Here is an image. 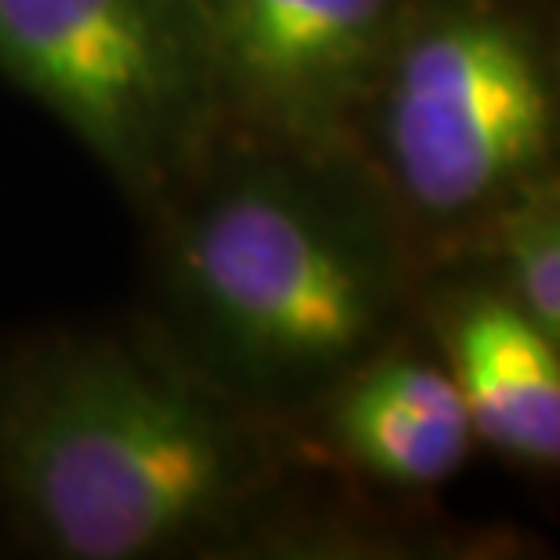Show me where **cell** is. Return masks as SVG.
Here are the masks:
<instances>
[{"label":"cell","instance_id":"1","mask_svg":"<svg viewBox=\"0 0 560 560\" xmlns=\"http://www.w3.org/2000/svg\"><path fill=\"white\" fill-rule=\"evenodd\" d=\"M150 328L211 386L291 425L416 328L422 262L353 153L219 131L150 215Z\"/></svg>","mask_w":560,"mask_h":560},{"label":"cell","instance_id":"2","mask_svg":"<svg viewBox=\"0 0 560 560\" xmlns=\"http://www.w3.org/2000/svg\"><path fill=\"white\" fill-rule=\"evenodd\" d=\"M299 469L284 425L197 375L142 313L0 350V513L44 557H252Z\"/></svg>","mask_w":560,"mask_h":560},{"label":"cell","instance_id":"3","mask_svg":"<svg viewBox=\"0 0 560 560\" xmlns=\"http://www.w3.org/2000/svg\"><path fill=\"white\" fill-rule=\"evenodd\" d=\"M546 0H411L353 131L422 273L458 262L502 200L557 167Z\"/></svg>","mask_w":560,"mask_h":560},{"label":"cell","instance_id":"4","mask_svg":"<svg viewBox=\"0 0 560 560\" xmlns=\"http://www.w3.org/2000/svg\"><path fill=\"white\" fill-rule=\"evenodd\" d=\"M0 73L142 215L183 186L219 136L197 0H0Z\"/></svg>","mask_w":560,"mask_h":560},{"label":"cell","instance_id":"5","mask_svg":"<svg viewBox=\"0 0 560 560\" xmlns=\"http://www.w3.org/2000/svg\"><path fill=\"white\" fill-rule=\"evenodd\" d=\"M411 0H197L219 131L353 153L357 117Z\"/></svg>","mask_w":560,"mask_h":560},{"label":"cell","instance_id":"6","mask_svg":"<svg viewBox=\"0 0 560 560\" xmlns=\"http://www.w3.org/2000/svg\"><path fill=\"white\" fill-rule=\"evenodd\" d=\"M284 430L306 466L400 499L447 485L477 447L463 394L419 328L346 372Z\"/></svg>","mask_w":560,"mask_h":560},{"label":"cell","instance_id":"7","mask_svg":"<svg viewBox=\"0 0 560 560\" xmlns=\"http://www.w3.org/2000/svg\"><path fill=\"white\" fill-rule=\"evenodd\" d=\"M416 328L455 378L477 444L528 474L560 466V339L474 266L422 273Z\"/></svg>","mask_w":560,"mask_h":560},{"label":"cell","instance_id":"8","mask_svg":"<svg viewBox=\"0 0 560 560\" xmlns=\"http://www.w3.org/2000/svg\"><path fill=\"white\" fill-rule=\"evenodd\" d=\"M458 262L485 273L513 306L560 339V167L502 200Z\"/></svg>","mask_w":560,"mask_h":560}]
</instances>
